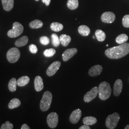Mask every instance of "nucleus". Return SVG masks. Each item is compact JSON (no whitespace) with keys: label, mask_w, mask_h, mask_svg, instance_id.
<instances>
[{"label":"nucleus","mask_w":129,"mask_h":129,"mask_svg":"<svg viewBox=\"0 0 129 129\" xmlns=\"http://www.w3.org/2000/svg\"><path fill=\"white\" fill-rule=\"evenodd\" d=\"M129 53V43L121 44L119 46H114L107 49L105 54L108 58L117 59L122 58Z\"/></svg>","instance_id":"1"},{"label":"nucleus","mask_w":129,"mask_h":129,"mask_svg":"<svg viewBox=\"0 0 129 129\" xmlns=\"http://www.w3.org/2000/svg\"><path fill=\"white\" fill-rule=\"evenodd\" d=\"M99 97L102 101H106L111 97V88L110 84L106 81L100 83L99 86Z\"/></svg>","instance_id":"2"},{"label":"nucleus","mask_w":129,"mask_h":129,"mask_svg":"<svg viewBox=\"0 0 129 129\" xmlns=\"http://www.w3.org/2000/svg\"><path fill=\"white\" fill-rule=\"evenodd\" d=\"M52 98V94L50 91H46L44 93L40 103V109L42 111H46L49 110L51 106Z\"/></svg>","instance_id":"3"},{"label":"nucleus","mask_w":129,"mask_h":129,"mask_svg":"<svg viewBox=\"0 0 129 129\" xmlns=\"http://www.w3.org/2000/svg\"><path fill=\"white\" fill-rule=\"evenodd\" d=\"M120 119V115L117 112L108 116L106 120V127L109 129L115 128Z\"/></svg>","instance_id":"4"},{"label":"nucleus","mask_w":129,"mask_h":129,"mask_svg":"<svg viewBox=\"0 0 129 129\" xmlns=\"http://www.w3.org/2000/svg\"><path fill=\"white\" fill-rule=\"evenodd\" d=\"M23 31V27L21 23L14 22L13 23V29L7 33L8 36L11 38H15L20 36Z\"/></svg>","instance_id":"5"},{"label":"nucleus","mask_w":129,"mask_h":129,"mask_svg":"<svg viewBox=\"0 0 129 129\" xmlns=\"http://www.w3.org/2000/svg\"><path fill=\"white\" fill-rule=\"evenodd\" d=\"M7 60L11 63L16 62L20 57V52L16 47L11 48L7 53Z\"/></svg>","instance_id":"6"},{"label":"nucleus","mask_w":129,"mask_h":129,"mask_svg":"<svg viewBox=\"0 0 129 129\" xmlns=\"http://www.w3.org/2000/svg\"><path fill=\"white\" fill-rule=\"evenodd\" d=\"M46 120L47 124L50 128H55V127H56L58 122V114L54 112H51L47 116Z\"/></svg>","instance_id":"7"},{"label":"nucleus","mask_w":129,"mask_h":129,"mask_svg":"<svg viewBox=\"0 0 129 129\" xmlns=\"http://www.w3.org/2000/svg\"><path fill=\"white\" fill-rule=\"evenodd\" d=\"M99 93V88L94 87L92 89L88 91L84 97V101L85 102L88 103L91 102L96 97Z\"/></svg>","instance_id":"8"},{"label":"nucleus","mask_w":129,"mask_h":129,"mask_svg":"<svg viewBox=\"0 0 129 129\" xmlns=\"http://www.w3.org/2000/svg\"><path fill=\"white\" fill-rule=\"evenodd\" d=\"M60 61H55L46 70V74L48 76L51 77L54 76L58 71L61 66Z\"/></svg>","instance_id":"9"},{"label":"nucleus","mask_w":129,"mask_h":129,"mask_svg":"<svg viewBox=\"0 0 129 129\" xmlns=\"http://www.w3.org/2000/svg\"><path fill=\"white\" fill-rule=\"evenodd\" d=\"M115 15L113 13L106 12L102 14L101 20L103 23H111L115 21Z\"/></svg>","instance_id":"10"},{"label":"nucleus","mask_w":129,"mask_h":129,"mask_svg":"<svg viewBox=\"0 0 129 129\" xmlns=\"http://www.w3.org/2000/svg\"><path fill=\"white\" fill-rule=\"evenodd\" d=\"M81 111L79 109L74 110L69 117L70 121L73 124L77 123L81 118Z\"/></svg>","instance_id":"11"},{"label":"nucleus","mask_w":129,"mask_h":129,"mask_svg":"<svg viewBox=\"0 0 129 129\" xmlns=\"http://www.w3.org/2000/svg\"><path fill=\"white\" fill-rule=\"evenodd\" d=\"M78 52V49L76 48L67 49L62 54V59L64 62L68 61L71 58Z\"/></svg>","instance_id":"12"},{"label":"nucleus","mask_w":129,"mask_h":129,"mask_svg":"<svg viewBox=\"0 0 129 129\" xmlns=\"http://www.w3.org/2000/svg\"><path fill=\"white\" fill-rule=\"evenodd\" d=\"M103 68L101 65H95L91 67L88 71V75L91 77H96L101 74Z\"/></svg>","instance_id":"13"},{"label":"nucleus","mask_w":129,"mask_h":129,"mask_svg":"<svg viewBox=\"0 0 129 129\" xmlns=\"http://www.w3.org/2000/svg\"><path fill=\"white\" fill-rule=\"evenodd\" d=\"M122 87L123 84L122 80L120 79L116 80L113 87V94L115 96L118 97L120 95L122 91Z\"/></svg>","instance_id":"14"},{"label":"nucleus","mask_w":129,"mask_h":129,"mask_svg":"<svg viewBox=\"0 0 129 129\" xmlns=\"http://www.w3.org/2000/svg\"><path fill=\"white\" fill-rule=\"evenodd\" d=\"M34 85L36 90L37 92L41 91L44 88V83L43 79L39 76H37L35 79Z\"/></svg>","instance_id":"15"},{"label":"nucleus","mask_w":129,"mask_h":129,"mask_svg":"<svg viewBox=\"0 0 129 129\" xmlns=\"http://www.w3.org/2000/svg\"><path fill=\"white\" fill-rule=\"evenodd\" d=\"M3 8L5 11L9 12L13 9L14 6V0H2Z\"/></svg>","instance_id":"16"},{"label":"nucleus","mask_w":129,"mask_h":129,"mask_svg":"<svg viewBox=\"0 0 129 129\" xmlns=\"http://www.w3.org/2000/svg\"><path fill=\"white\" fill-rule=\"evenodd\" d=\"M78 32L80 35L82 36L87 37L90 34V28L87 26L85 25H82L79 26L78 28Z\"/></svg>","instance_id":"17"},{"label":"nucleus","mask_w":129,"mask_h":129,"mask_svg":"<svg viewBox=\"0 0 129 129\" xmlns=\"http://www.w3.org/2000/svg\"><path fill=\"white\" fill-rule=\"evenodd\" d=\"M59 40H60V43L63 46H67L71 41V38L69 36L63 34L60 36Z\"/></svg>","instance_id":"18"},{"label":"nucleus","mask_w":129,"mask_h":129,"mask_svg":"<svg viewBox=\"0 0 129 129\" xmlns=\"http://www.w3.org/2000/svg\"><path fill=\"white\" fill-rule=\"evenodd\" d=\"M83 123L84 124L88 126L92 125L96 123L97 122V119L92 116H88L85 117L83 120Z\"/></svg>","instance_id":"19"},{"label":"nucleus","mask_w":129,"mask_h":129,"mask_svg":"<svg viewBox=\"0 0 129 129\" xmlns=\"http://www.w3.org/2000/svg\"><path fill=\"white\" fill-rule=\"evenodd\" d=\"M28 38L26 36H23L18 39L15 43V45L17 47L24 46L27 44Z\"/></svg>","instance_id":"20"},{"label":"nucleus","mask_w":129,"mask_h":129,"mask_svg":"<svg viewBox=\"0 0 129 129\" xmlns=\"http://www.w3.org/2000/svg\"><path fill=\"white\" fill-rule=\"evenodd\" d=\"M30 78L28 76H23L19 78L17 81V84L19 87H23L28 84Z\"/></svg>","instance_id":"21"},{"label":"nucleus","mask_w":129,"mask_h":129,"mask_svg":"<svg viewBox=\"0 0 129 129\" xmlns=\"http://www.w3.org/2000/svg\"><path fill=\"white\" fill-rule=\"evenodd\" d=\"M95 36L99 41H104L106 39V36L105 33L100 29H98L96 31Z\"/></svg>","instance_id":"22"},{"label":"nucleus","mask_w":129,"mask_h":129,"mask_svg":"<svg viewBox=\"0 0 129 129\" xmlns=\"http://www.w3.org/2000/svg\"><path fill=\"white\" fill-rule=\"evenodd\" d=\"M21 105V102L20 101L17 99L14 98L12 99L8 104V107L10 109H14L19 107Z\"/></svg>","instance_id":"23"},{"label":"nucleus","mask_w":129,"mask_h":129,"mask_svg":"<svg viewBox=\"0 0 129 129\" xmlns=\"http://www.w3.org/2000/svg\"><path fill=\"white\" fill-rule=\"evenodd\" d=\"M50 28L52 31L58 32L61 31L63 29V25L62 24L59 23L54 22L51 23Z\"/></svg>","instance_id":"24"},{"label":"nucleus","mask_w":129,"mask_h":129,"mask_svg":"<svg viewBox=\"0 0 129 129\" xmlns=\"http://www.w3.org/2000/svg\"><path fill=\"white\" fill-rule=\"evenodd\" d=\"M128 37L127 36V35L122 34L118 36L116 38V42H117V43L121 45L126 43L128 41Z\"/></svg>","instance_id":"25"},{"label":"nucleus","mask_w":129,"mask_h":129,"mask_svg":"<svg viewBox=\"0 0 129 129\" xmlns=\"http://www.w3.org/2000/svg\"><path fill=\"white\" fill-rule=\"evenodd\" d=\"M17 85V80L16 78H12L8 83V88L10 91L11 92H14L16 90V86Z\"/></svg>","instance_id":"26"},{"label":"nucleus","mask_w":129,"mask_h":129,"mask_svg":"<svg viewBox=\"0 0 129 129\" xmlns=\"http://www.w3.org/2000/svg\"><path fill=\"white\" fill-rule=\"evenodd\" d=\"M43 25V23L39 20H35L29 23V26L32 29H38L41 28Z\"/></svg>","instance_id":"27"},{"label":"nucleus","mask_w":129,"mask_h":129,"mask_svg":"<svg viewBox=\"0 0 129 129\" xmlns=\"http://www.w3.org/2000/svg\"><path fill=\"white\" fill-rule=\"evenodd\" d=\"M67 6L69 9H76L78 6V0H68L67 3Z\"/></svg>","instance_id":"28"},{"label":"nucleus","mask_w":129,"mask_h":129,"mask_svg":"<svg viewBox=\"0 0 129 129\" xmlns=\"http://www.w3.org/2000/svg\"><path fill=\"white\" fill-rule=\"evenodd\" d=\"M52 44L55 47H58L59 46L60 44L59 38L58 36L55 34H53L52 35Z\"/></svg>","instance_id":"29"},{"label":"nucleus","mask_w":129,"mask_h":129,"mask_svg":"<svg viewBox=\"0 0 129 129\" xmlns=\"http://www.w3.org/2000/svg\"><path fill=\"white\" fill-rule=\"evenodd\" d=\"M56 53L55 49L53 48H50V49H47L45 50L44 52V55L47 57H52L53 56L55 55Z\"/></svg>","instance_id":"30"},{"label":"nucleus","mask_w":129,"mask_h":129,"mask_svg":"<svg viewBox=\"0 0 129 129\" xmlns=\"http://www.w3.org/2000/svg\"><path fill=\"white\" fill-rule=\"evenodd\" d=\"M122 24L126 28H129V14L124 16L122 18Z\"/></svg>","instance_id":"31"},{"label":"nucleus","mask_w":129,"mask_h":129,"mask_svg":"<svg viewBox=\"0 0 129 129\" xmlns=\"http://www.w3.org/2000/svg\"><path fill=\"white\" fill-rule=\"evenodd\" d=\"M14 128V125L11 123L9 121H7L5 123L1 126V129H12Z\"/></svg>","instance_id":"32"},{"label":"nucleus","mask_w":129,"mask_h":129,"mask_svg":"<svg viewBox=\"0 0 129 129\" xmlns=\"http://www.w3.org/2000/svg\"><path fill=\"white\" fill-rule=\"evenodd\" d=\"M40 42L43 45H47L50 42V40L48 37L43 36L40 38Z\"/></svg>","instance_id":"33"},{"label":"nucleus","mask_w":129,"mask_h":129,"mask_svg":"<svg viewBox=\"0 0 129 129\" xmlns=\"http://www.w3.org/2000/svg\"><path fill=\"white\" fill-rule=\"evenodd\" d=\"M29 50L32 54H36L38 51V49L35 45L31 44L29 46Z\"/></svg>","instance_id":"34"},{"label":"nucleus","mask_w":129,"mask_h":129,"mask_svg":"<svg viewBox=\"0 0 129 129\" xmlns=\"http://www.w3.org/2000/svg\"><path fill=\"white\" fill-rule=\"evenodd\" d=\"M79 129H90V128L89 127L88 125L86 124H84L81 126L79 128Z\"/></svg>","instance_id":"35"},{"label":"nucleus","mask_w":129,"mask_h":129,"mask_svg":"<svg viewBox=\"0 0 129 129\" xmlns=\"http://www.w3.org/2000/svg\"><path fill=\"white\" fill-rule=\"evenodd\" d=\"M42 2L45 4L46 6L49 5L51 2V0H42Z\"/></svg>","instance_id":"36"},{"label":"nucleus","mask_w":129,"mask_h":129,"mask_svg":"<svg viewBox=\"0 0 129 129\" xmlns=\"http://www.w3.org/2000/svg\"><path fill=\"white\" fill-rule=\"evenodd\" d=\"M30 128L29 127V126L26 124H23L21 127V129H30Z\"/></svg>","instance_id":"37"},{"label":"nucleus","mask_w":129,"mask_h":129,"mask_svg":"<svg viewBox=\"0 0 129 129\" xmlns=\"http://www.w3.org/2000/svg\"><path fill=\"white\" fill-rule=\"evenodd\" d=\"M125 129H129V125L126 126V127H125Z\"/></svg>","instance_id":"38"},{"label":"nucleus","mask_w":129,"mask_h":129,"mask_svg":"<svg viewBox=\"0 0 129 129\" xmlns=\"http://www.w3.org/2000/svg\"><path fill=\"white\" fill-rule=\"evenodd\" d=\"M106 46H109V45H108V44H107V45H106Z\"/></svg>","instance_id":"39"},{"label":"nucleus","mask_w":129,"mask_h":129,"mask_svg":"<svg viewBox=\"0 0 129 129\" xmlns=\"http://www.w3.org/2000/svg\"><path fill=\"white\" fill-rule=\"evenodd\" d=\"M36 1H39V0H36Z\"/></svg>","instance_id":"40"}]
</instances>
